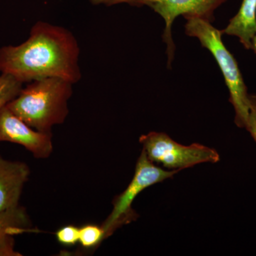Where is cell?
I'll list each match as a JSON object with an SVG mask.
<instances>
[{
  "instance_id": "cell-1",
  "label": "cell",
  "mask_w": 256,
  "mask_h": 256,
  "mask_svg": "<svg viewBox=\"0 0 256 256\" xmlns=\"http://www.w3.org/2000/svg\"><path fill=\"white\" fill-rule=\"evenodd\" d=\"M80 47L72 32L40 21L32 26L28 40L18 46L0 48V72L18 82L60 78L80 82Z\"/></svg>"
},
{
  "instance_id": "cell-3",
  "label": "cell",
  "mask_w": 256,
  "mask_h": 256,
  "mask_svg": "<svg viewBox=\"0 0 256 256\" xmlns=\"http://www.w3.org/2000/svg\"><path fill=\"white\" fill-rule=\"evenodd\" d=\"M186 21V34L198 38L216 60L228 87L229 101L235 111L234 122L237 127L245 128L249 114V94L236 60L222 41V31L202 18H190Z\"/></svg>"
},
{
  "instance_id": "cell-2",
  "label": "cell",
  "mask_w": 256,
  "mask_h": 256,
  "mask_svg": "<svg viewBox=\"0 0 256 256\" xmlns=\"http://www.w3.org/2000/svg\"><path fill=\"white\" fill-rule=\"evenodd\" d=\"M73 85L60 78L34 80L6 106L34 129L52 133L54 126L64 124L68 116Z\"/></svg>"
},
{
  "instance_id": "cell-15",
  "label": "cell",
  "mask_w": 256,
  "mask_h": 256,
  "mask_svg": "<svg viewBox=\"0 0 256 256\" xmlns=\"http://www.w3.org/2000/svg\"><path fill=\"white\" fill-rule=\"evenodd\" d=\"M88 1L94 5L104 4L110 6L112 5L128 3V0H88Z\"/></svg>"
},
{
  "instance_id": "cell-12",
  "label": "cell",
  "mask_w": 256,
  "mask_h": 256,
  "mask_svg": "<svg viewBox=\"0 0 256 256\" xmlns=\"http://www.w3.org/2000/svg\"><path fill=\"white\" fill-rule=\"evenodd\" d=\"M22 82H18L12 76L6 74L0 75V108L9 104L20 94Z\"/></svg>"
},
{
  "instance_id": "cell-10",
  "label": "cell",
  "mask_w": 256,
  "mask_h": 256,
  "mask_svg": "<svg viewBox=\"0 0 256 256\" xmlns=\"http://www.w3.org/2000/svg\"><path fill=\"white\" fill-rule=\"evenodd\" d=\"M222 33L236 36L246 50H252L256 35V0H242L238 12L229 21Z\"/></svg>"
},
{
  "instance_id": "cell-13",
  "label": "cell",
  "mask_w": 256,
  "mask_h": 256,
  "mask_svg": "<svg viewBox=\"0 0 256 256\" xmlns=\"http://www.w3.org/2000/svg\"><path fill=\"white\" fill-rule=\"evenodd\" d=\"M57 242L66 246H72L79 242V228L74 225H66L56 232Z\"/></svg>"
},
{
  "instance_id": "cell-5",
  "label": "cell",
  "mask_w": 256,
  "mask_h": 256,
  "mask_svg": "<svg viewBox=\"0 0 256 256\" xmlns=\"http://www.w3.org/2000/svg\"><path fill=\"white\" fill-rule=\"evenodd\" d=\"M180 170H165L156 166L148 159L146 152L142 151L136 164L134 176L128 188L114 198V208L102 225L106 238L116 229L130 223L137 217L132 204L136 198L146 188L172 178Z\"/></svg>"
},
{
  "instance_id": "cell-6",
  "label": "cell",
  "mask_w": 256,
  "mask_h": 256,
  "mask_svg": "<svg viewBox=\"0 0 256 256\" xmlns=\"http://www.w3.org/2000/svg\"><path fill=\"white\" fill-rule=\"evenodd\" d=\"M227 0H128L127 4L136 6H146L154 10L164 20L163 40L166 43L168 65L174 58L175 46L172 36V26L175 18L183 15L186 20L198 18L212 23L214 13Z\"/></svg>"
},
{
  "instance_id": "cell-7",
  "label": "cell",
  "mask_w": 256,
  "mask_h": 256,
  "mask_svg": "<svg viewBox=\"0 0 256 256\" xmlns=\"http://www.w3.org/2000/svg\"><path fill=\"white\" fill-rule=\"evenodd\" d=\"M0 142L23 146L37 159L50 158L54 149L52 133L34 129L6 105L0 108Z\"/></svg>"
},
{
  "instance_id": "cell-4",
  "label": "cell",
  "mask_w": 256,
  "mask_h": 256,
  "mask_svg": "<svg viewBox=\"0 0 256 256\" xmlns=\"http://www.w3.org/2000/svg\"><path fill=\"white\" fill-rule=\"evenodd\" d=\"M148 159L171 170H181L201 163H216L220 160L217 151L202 144L186 146L175 142L168 134L150 132L139 140Z\"/></svg>"
},
{
  "instance_id": "cell-8",
  "label": "cell",
  "mask_w": 256,
  "mask_h": 256,
  "mask_svg": "<svg viewBox=\"0 0 256 256\" xmlns=\"http://www.w3.org/2000/svg\"><path fill=\"white\" fill-rule=\"evenodd\" d=\"M30 175V168L26 163L10 161L0 156V212L18 206Z\"/></svg>"
},
{
  "instance_id": "cell-14",
  "label": "cell",
  "mask_w": 256,
  "mask_h": 256,
  "mask_svg": "<svg viewBox=\"0 0 256 256\" xmlns=\"http://www.w3.org/2000/svg\"><path fill=\"white\" fill-rule=\"evenodd\" d=\"M245 129L256 143V94H249V114Z\"/></svg>"
},
{
  "instance_id": "cell-16",
  "label": "cell",
  "mask_w": 256,
  "mask_h": 256,
  "mask_svg": "<svg viewBox=\"0 0 256 256\" xmlns=\"http://www.w3.org/2000/svg\"><path fill=\"white\" fill-rule=\"evenodd\" d=\"M252 50H254V52H255L256 54V35L255 37H254V40H252Z\"/></svg>"
},
{
  "instance_id": "cell-9",
  "label": "cell",
  "mask_w": 256,
  "mask_h": 256,
  "mask_svg": "<svg viewBox=\"0 0 256 256\" xmlns=\"http://www.w3.org/2000/svg\"><path fill=\"white\" fill-rule=\"evenodd\" d=\"M31 220L22 206L0 212V256H21L14 250V236L34 232Z\"/></svg>"
},
{
  "instance_id": "cell-11",
  "label": "cell",
  "mask_w": 256,
  "mask_h": 256,
  "mask_svg": "<svg viewBox=\"0 0 256 256\" xmlns=\"http://www.w3.org/2000/svg\"><path fill=\"white\" fill-rule=\"evenodd\" d=\"M106 239L105 232L102 226L86 224L79 228V242L85 248L98 246Z\"/></svg>"
}]
</instances>
